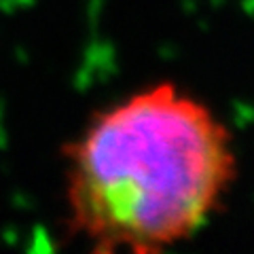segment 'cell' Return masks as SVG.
Instances as JSON below:
<instances>
[{
  "label": "cell",
  "mask_w": 254,
  "mask_h": 254,
  "mask_svg": "<svg viewBox=\"0 0 254 254\" xmlns=\"http://www.w3.org/2000/svg\"><path fill=\"white\" fill-rule=\"evenodd\" d=\"M233 123L240 127V129H246L248 125L254 123V106L248 104V102L235 100L233 102Z\"/></svg>",
  "instance_id": "1"
},
{
  "label": "cell",
  "mask_w": 254,
  "mask_h": 254,
  "mask_svg": "<svg viewBox=\"0 0 254 254\" xmlns=\"http://www.w3.org/2000/svg\"><path fill=\"white\" fill-rule=\"evenodd\" d=\"M159 55H161L163 60H174L178 53H176V47L174 45H163L161 49H159Z\"/></svg>",
  "instance_id": "2"
},
{
  "label": "cell",
  "mask_w": 254,
  "mask_h": 254,
  "mask_svg": "<svg viewBox=\"0 0 254 254\" xmlns=\"http://www.w3.org/2000/svg\"><path fill=\"white\" fill-rule=\"evenodd\" d=\"M242 6H244V11L248 15H254V0H244Z\"/></svg>",
  "instance_id": "3"
},
{
  "label": "cell",
  "mask_w": 254,
  "mask_h": 254,
  "mask_svg": "<svg viewBox=\"0 0 254 254\" xmlns=\"http://www.w3.org/2000/svg\"><path fill=\"white\" fill-rule=\"evenodd\" d=\"M185 9H187L189 13H195V2H193V0H189V2H185Z\"/></svg>",
  "instance_id": "4"
},
{
  "label": "cell",
  "mask_w": 254,
  "mask_h": 254,
  "mask_svg": "<svg viewBox=\"0 0 254 254\" xmlns=\"http://www.w3.org/2000/svg\"><path fill=\"white\" fill-rule=\"evenodd\" d=\"M222 2H225V0H212V4H214V6H218V4H222Z\"/></svg>",
  "instance_id": "5"
}]
</instances>
